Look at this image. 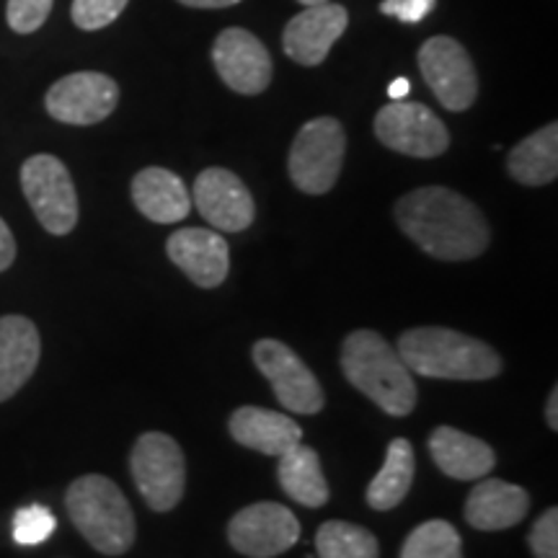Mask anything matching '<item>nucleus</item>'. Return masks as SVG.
Segmentation results:
<instances>
[{
  "label": "nucleus",
  "instance_id": "nucleus-1",
  "mask_svg": "<svg viewBox=\"0 0 558 558\" xmlns=\"http://www.w3.org/2000/svg\"><path fill=\"white\" fill-rule=\"evenodd\" d=\"M396 222L424 254L442 262H469L492 241L481 209L445 186H422L396 202Z\"/></svg>",
  "mask_w": 558,
  "mask_h": 558
},
{
  "label": "nucleus",
  "instance_id": "nucleus-2",
  "mask_svg": "<svg viewBox=\"0 0 558 558\" xmlns=\"http://www.w3.org/2000/svg\"><path fill=\"white\" fill-rule=\"evenodd\" d=\"M399 354L414 375L435 380H492L501 373L497 349L469 333L442 326L409 329L399 337Z\"/></svg>",
  "mask_w": 558,
  "mask_h": 558
},
{
  "label": "nucleus",
  "instance_id": "nucleus-3",
  "mask_svg": "<svg viewBox=\"0 0 558 558\" xmlns=\"http://www.w3.org/2000/svg\"><path fill=\"white\" fill-rule=\"evenodd\" d=\"M341 369L360 393L390 416H407L416 407L414 373L378 331H352L341 344Z\"/></svg>",
  "mask_w": 558,
  "mask_h": 558
},
{
  "label": "nucleus",
  "instance_id": "nucleus-4",
  "mask_svg": "<svg viewBox=\"0 0 558 558\" xmlns=\"http://www.w3.org/2000/svg\"><path fill=\"white\" fill-rule=\"evenodd\" d=\"M65 507L78 533L99 554L122 556L135 543V514L111 478L99 473L75 478L65 494Z\"/></svg>",
  "mask_w": 558,
  "mask_h": 558
},
{
  "label": "nucleus",
  "instance_id": "nucleus-5",
  "mask_svg": "<svg viewBox=\"0 0 558 558\" xmlns=\"http://www.w3.org/2000/svg\"><path fill=\"white\" fill-rule=\"evenodd\" d=\"M347 135L339 120L318 117L305 122L290 148L288 169L292 184L305 194H326L337 184L344 163Z\"/></svg>",
  "mask_w": 558,
  "mask_h": 558
},
{
  "label": "nucleus",
  "instance_id": "nucleus-6",
  "mask_svg": "<svg viewBox=\"0 0 558 558\" xmlns=\"http://www.w3.org/2000/svg\"><path fill=\"white\" fill-rule=\"evenodd\" d=\"M132 478L156 512H169L184 497L186 460L179 442L163 432H145L130 456Z\"/></svg>",
  "mask_w": 558,
  "mask_h": 558
},
{
  "label": "nucleus",
  "instance_id": "nucleus-7",
  "mask_svg": "<svg viewBox=\"0 0 558 558\" xmlns=\"http://www.w3.org/2000/svg\"><path fill=\"white\" fill-rule=\"evenodd\" d=\"M21 190L47 233L68 235L78 226V194L60 158L39 153L26 160L21 166Z\"/></svg>",
  "mask_w": 558,
  "mask_h": 558
},
{
  "label": "nucleus",
  "instance_id": "nucleus-8",
  "mask_svg": "<svg viewBox=\"0 0 558 558\" xmlns=\"http://www.w3.org/2000/svg\"><path fill=\"white\" fill-rule=\"evenodd\" d=\"M375 135L386 148L411 158H437L448 150L450 132L429 107L393 101L375 117Z\"/></svg>",
  "mask_w": 558,
  "mask_h": 558
},
{
  "label": "nucleus",
  "instance_id": "nucleus-9",
  "mask_svg": "<svg viewBox=\"0 0 558 558\" xmlns=\"http://www.w3.org/2000/svg\"><path fill=\"white\" fill-rule=\"evenodd\" d=\"M418 70L437 96V101L450 111H465L478 96V75L471 54L452 37H432L418 50Z\"/></svg>",
  "mask_w": 558,
  "mask_h": 558
},
{
  "label": "nucleus",
  "instance_id": "nucleus-10",
  "mask_svg": "<svg viewBox=\"0 0 558 558\" xmlns=\"http://www.w3.org/2000/svg\"><path fill=\"white\" fill-rule=\"evenodd\" d=\"M254 365L269 380L277 401L292 414H318L324 409V390L316 375L288 344L277 339H262L254 344Z\"/></svg>",
  "mask_w": 558,
  "mask_h": 558
},
{
  "label": "nucleus",
  "instance_id": "nucleus-11",
  "mask_svg": "<svg viewBox=\"0 0 558 558\" xmlns=\"http://www.w3.org/2000/svg\"><path fill=\"white\" fill-rule=\"evenodd\" d=\"M228 541L248 558H275L300 541V522L290 507L277 501H256L233 514Z\"/></svg>",
  "mask_w": 558,
  "mask_h": 558
},
{
  "label": "nucleus",
  "instance_id": "nucleus-12",
  "mask_svg": "<svg viewBox=\"0 0 558 558\" xmlns=\"http://www.w3.org/2000/svg\"><path fill=\"white\" fill-rule=\"evenodd\" d=\"M117 104H120V86L109 75L94 73V70L70 73L52 83L45 99L52 120L75 124V128L104 122L117 109Z\"/></svg>",
  "mask_w": 558,
  "mask_h": 558
},
{
  "label": "nucleus",
  "instance_id": "nucleus-13",
  "mask_svg": "<svg viewBox=\"0 0 558 558\" xmlns=\"http://www.w3.org/2000/svg\"><path fill=\"white\" fill-rule=\"evenodd\" d=\"M213 62L218 75L235 94L256 96L264 94L271 83L269 50L254 34L239 26H230L215 39Z\"/></svg>",
  "mask_w": 558,
  "mask_h": 558
},
{
  "label": "nucleus",
  "instance_id": "nucleus-14",
  "mask_svg": "<svg viewBox=\"0 0 558 558\" xmlns=\"http://www.w3.org/2000/svg\"><path fill=\"white\" fill-rule=\"evenodd\" d=\"M194 205L209 226L222 233H241L256 218V205L248 186L228 169H207L194 184Z\"/></svg>",
  "mask_w": 558,
  "mask_h": 558
},
{
  "label": "nucleus",
  "instance_id": "nucleus-15",
  "mask_svg": "<svg viewBox=\"0 0 558 558\" xmlns=\"http://www.w3.org/2000/svg\"><path fill=\"white\" fill-rule=\"evenodd\" d=\"M349 13L344 5L339 3H320L308 5L300 11L298 16L290 19L284 26L282 47L290 60L300 62V65H320L329 58L331 47L337 45L341 34L347 32Z\"/></svg>",
  "mask_w": 558,
  "mask_h": 558
},
{
  "label": "nucleus",
  "instance_id": "nucleus-16",
  "mask_svg": "<svg viewBox=\"0 0 558 558\" xmlns=\"http://www.w3.org/2000/svg\"><path fill=\"white\" fill-rule=\"evenodd\" d=\"M166 251H169V259L197 288L213 290L226 282L230 271V248L218 230L181 228L177 233H171Z\"/></svg>",
  "mask_w": 558,
  "mask_h": 558
},
{
  "label": "nucleus",
  "instance_id": "nucleus-17",
  "mask_svg": "<svg viewBox=\"0 0 558 558\" xmlns=\"http://www.w3.org/2000/svg\"><path fill=\"white\" fill-rule=\"evenodd\" d=\"M41 339L26 316H0V403L24 388L39 365Z\"/></svg>",
  "mask_w": 558,
  "mask_h": 558
},
{
  "label": "nucleus",
  "instance_id": "nucleus-18",
  "mask_svg": "<svg viewBox=\"0 0 558 558\" xmlns=\"http://www.w3.org/2000/svg\"><path fill=\"white\" fill-rule=\"evenodd\" d=\"M230 437L243 448L279 458L303 439V429L295 418L262 407H241L230 414Z\"/></svg>",
  "mask_w": 558,
  "mask_h": 558
},
{
  "label": "nucleus",
  "instance_id": "nucleus-19",
  "mask_svg": "<svg viewBox=\"0 0 558 558\" xmlns=\"http://www.w3.org/2000/svg\"><path fill=\"white\" fill-rule=\"evenodd\" d=\"M530 509V497L522 486L501 478H486L473 486L465 501V522L476 530L497 533L520 525Z\"/></svg>",
  "mask_w": 558,
  "mask_h": 558
},
{
  "label": "nucleus",
  "instance_id": "nucleus-20",
  "mask_svg": "<svg viewBox=\"0 0 558 558\" xmlns=\"http://www.w3.org/2000/svg\"><path fill=\"white\" fill-rule=\"evenodd\" d=\"M132 202L145 218L173 226L192 213V194L177 173L160 166L143 169L132 179Z\"/></svg>",
  "mask_w": 558,
  "mask_h": 558
},
{
  "label": "nucleus",
  "instance_id": "nucleus-21",
  "mask_svg": "<svg viewBox=\"0 0 558 558\" xmlns=\"http://www.w3.org/2000/svg\"><path fill=\"white\" fill-rule=\"evenodd\" d=\"M429 452L437 469L456 481L486 478L497 465V456L484 439L456 427H437L429 435Z\"/></svg>",
  "mask_w": 558,
  "mask_h": 558
},
{
  "label": "nucleus",
  "instance_id": "nucleus-22",
  "mask_svg": "<svg viewBox=\"0 0 558 558\" xmlns=\"http://www.w3.org/2000/svg\"><path fill=\"white\" fill-rule=\"evenodd\" d=\"M507 171L518 184L546 186L558 177V124L550 122L520 140L507 158Z\"/></svg>",
  "mask_w": 558,
  "mask_h": 558
},
{
  "label": "nucleus",
  "instance_id": "nucleus-23",
  "mask_svg": "<svg viewBox=\"0 0 558 558\" xmlns=\"http://www.w3.org/2000/svg\"><path fill=\"white\" fill-rule=\"evenodd\" d=\"M277 478L284 494L303 507L316 509L329 501V484H326L324 471H320V458L308 445L298 442L279 456Z\"/></svg>",
  "mask_w": 558,
  "mask_h": 558
},
{
  "label": "nucleus",
  "instance_id": "nucleus-24",
  "mask_svg": "<svg viewBox=\"0 0 558 558\" xmlns=\"http://www.w3.org/2000/svg\"><path fill=\"white\" fill-rule=\"evenodd\" d=\"M414 473H416V456L409 439L403 437L390 439L386 460H383V469L367 486V505L378 509V512H388V509L399 507L401 501L407 499L411 481H414Z\"/></svg>",
  "mask_w": 558,
  "mask_h": 558
},
{
  "label": "nucleus",
  "instance_id": "nucleus-25",
  "mask_svg": "<svg viewBox=\"0 0 558 558\" xmlns=\"http://www.w3.org/2000/svg\"><path fill=\"white\" fill-rule=\"evenodd\" d=\"M318 558H378V538L367 527L329 520L316 533Z\"/></svg>",
  "mask_w": 558,
  "mask_h": 558
},
{
  "label": "nucleus",
  "instance_id": "nucleus-26",
  "mask_svg": "<svg viewBox=\"0 0 558 558\" xmlns=\"http://www.w3.org/2000/svg\"><path fill=\"white\" fill-rule=\"evenodd\" d=\"M401 558H463V541L450 522L429 520L411 530Z\"/></svg>",
  "mask_w": 558,
  "mask_h": 558
},
{
  "label": "nucleus",
  "instance_id": "nucleus-27",
  "mask_svg": "<svg viewBox=\"0 0 558 558\" xmlns=\"http://www.w3.org/2000/svg\"><path fill=\"white\" fill-rule=\"evenodd\" d=\"M58 527V520L47 507L41 505H29L21 507L16 514H13V541L19 546H39L45 543Z\"/></svg>",
  "mask_w": 558,
  "mask_h": 558
},
{
  "label": "nucleus",
  "instance_id": "nucleus-28",
  "mask_svg": "<svg viewBox=\"0 0 558 558\" xmlns=\"http://www.w3.org/2000/svg\"><path fill=\"white\" fill-rule=\"evenodd\" d=\"M128 3L130 0H73L70 16H73L78 29L96 32L114 24L122 16V11L128 9Z\"/></svg>",
  "mask_w": 558,
  "mask_h": 558
},
{
  "label": "nucleus",
  "instance_id": "nucleus-29",
  "mask_svg": "<svg viewBox=\"0 0 558 558\" xmlns=\"http://www.w3.org/2000/svg\"><path fill=\"white\" fill-rule=\"evenodd\" d=\"M54 0H9L5 19L16 34H32L41 29L47 16H50Z\"/></svg>",
  "mask_w": 558,
  "mask_h": 558
},
{
  "label": "nucleus",
  "instance_id": "nucleus-30",
  "mask_svg": "<svg viewBox=\"0 0 558 558\" xmlns=\"http://www.w3.org/2000/svg\"><path fill=\"white\" fill-rule=\"evenodd\" d=\"M530 550L535 558H558V509L543 512L527 535Z\"/></svg>",
  "mask_w": 558,
  "mask_h": 558
},
{
  "label": "nucleus",
  "instance_id": "nucleus-31",
  "mask_svg": "<svg viewBox=\"0 0 558 558\" xmlns=\"http://www.w3.org/2000/svg\"><path fill=\"white\" fill-rule=\"evenodd\" d=\"M437 0H383L380 11L386 16H393L403 21V24H418L435 9Z\"/></svg>",
  "mask_w": 558,
  "mask_h": 558
},
{
  "label": "nucleus",
  "instance_id": "nucleus-32",
  "mask_svg": "<svg viewBox=\"0 0 558 558\" xmlns=\"http://www.w3.org/2000/svg\"><path fill=\"white\" fill-rule=\"evenodd\" d=\"M16 259V241H13L11 228L0 218V271H5Z\"/></svg>",
  "mask_w": 558,
  "mask_h": 558
},
{
  "label": "nucleus",
  "instance_id": "nucleus-33",
  "mask_svg": "<svg viewBox=\"0 0 558 558\" xmlns=\"http://www.w3.org/2000/svg\"><path fill=\"white\" fill-rule=\"evenodd\" d=\"M181 5H190V9H228V5L241 3V0H179Z\"/></svg>",
  "mask_w": 558,
  "mask_h": 558
},
{
  "label": "nucleus",
  "instance_id": "nucleus-34",
  "mask_svg": "<svg viewBox=\"0 0 558 558\" xmlns=\"http://www.w3.org/2000/svg\"><path fill=\"white\" fill-rule=\"evenodd\" d=\"M409 90H411L409 78H396V81L388 86L390 101H403V99H407V96H409Z\"/></svg>",
  "mask_w": 558,
  "mask_h": 558
},
{
  "label": "nucleus",
  "instance_id": "nucleus-35",
  "mask_svg": "<svg viewBox=\"0 0 558 558\" xmlns=\"http://www.w3.org/2000/svg\"><path fill=\"white\" fill-rule=\"evenodd\" d=\"M558 390L554 388L550 390V396H548V407H546V418H548V427L550 429H558Z\"/></svg>",
  "mask_w": 558,
  "mask_h": 558
},
{
  "label": "nucleus",
  "instance_id": "nucleus-36",
  "mask_svg": "<svg viewBox=\"0 0 558 558\" xmlns=\"http://www.w3.org/2000/svg\"><path fill=\"white\" fill-rule=\"evenodd\" d=\"M300 3H303L305 9H308V5H320V3H329V0H300Z\"/></svg>",
  "mask_w": 558,
  "mask_h": 558
}]
</instances>
